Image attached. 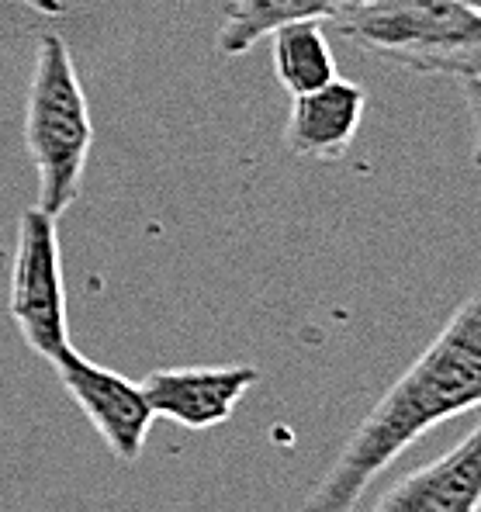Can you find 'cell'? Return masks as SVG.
<instances>
[{"instance_id":"cell-1","label":"cell","mask_w":481,"mask_h":512,"mask_svg":"<svg viewBox=\"0 0 481 512\" xmlns=\"http://www.w3.org/2000/svg\"><path fill=\"white\" fill-rule=\"evenodd\" d=\"M481 405V288L450 315L440 336L378 398L305 512H353L371 481L433 426Z\"/></svg>"},{"instance_id":"cell-2","label":"cell","mask_w":481,"mask_h":512,"mask_svg":"<svg viewBox=\"0 0 481 512\" xmlns=\"http://www.w3.org/2000/svg\"><path fill=\"white\" fill-rule=\"evenodd\" d=\"M329 25L412 73L454 80L481 73V14L457 0H357Z\"/></svg>"},{"instance_id":"cell-3","label":"cell","mask_w":481,"mask_h":512,"mask_svg":"<svg viewBox=\"0 0 481 512\" xmlns=\"http://www.w3.org/2000/svg\"><path fill=\"white\" fill-rule=\"evenodd\" d=\"M25 139L39 167V208L52 218L63 215L77 198L94 132L87 118V97L70 63V49L56 35H45L39 45L32 90H28Z\"/></svg>"},{"instance_id":"cell-4","label":"cell","mask_w":481,"mask_h":512,"mask_svg":"<svg viewBox=\"0 0 481 512\" xmlns=\"http://www.w3.org/2000/svg\"><path fill=\"white\" fill-rule=\"evenodd\" d=\"M11 319L25 343L49 364L70 350L56 218L45 215L42 208L21 215L18 253L11 270Z\"/></svg>"},{"instance_id":"cell-5","label":"cell","mask_w":481,"mask_h":512,"mask_svg":"<svg viewBox=\"0 0 481 512\" xmlns=\"http://www.w3.org/2000/svg\"><path fill=\"white\" fill-rule=\"evenodd\" d=\"M52 364H56L63 388L70 391V398L84 409L90 426L104 440V447L125 464L139 461L149 426L156 419L142 384L129 381L125 374L111 371V367L94 364L73 346L66 353H59Z\"/></svg>"},{"instance_id":"cell-6","label":"cell","mask_w":481,"mask_h":512,"mask_svg":"<svg viewBox=\"0 0 481 512\" xmlns=\"http://www.w3.org/2000/svg\"><path fill=\"white\" fill-rule=\"evenodd\" d=\"M260 381V371L250 364L229 367H170L153 371L142 381L156 416L174 419L187 429H212L232 416L236 402Z\"/></svg>"},{"instance_id":"cell-7","label":"cell","mask_w":481,"mask_h":512,"mask_svg":"<svg viewBox=\"0 0 481 512\" xmlns=\"http://www.w3.org/2000/svg\"><path fill=\"white\" fill-rule=\"evenodd\" d=\"M481 509V423L426 468L398 478L374 512H478Z\"/></svg>"},{"instance_id":"cell-8","label":"cell","mask_w":481,"mask_h":512,"mask_svg":"<svg viewBox=\"0 0 481 512\" xmlns=\"http://www.w3.org/2000/svg\"><path fill=\"white\" fill-rule=\"evenodd\" d=\"M367 94L360 84L333 77L329 84L291 97V115L284 128V146L305 160L336 163L357 139Z\"/></svg>"},{"instance_id":"cell-9","label":"cell","mask_w":481,"mask_h":512,"mask_svg":"<svg viewBox=\"0 0 481 512\" xmlns=\"http://www.w3.org/2000/svg\"><path fill=\"white\" fill-rule=\"evenodd\" d=\"M357 0H236L219 32L222 56H243L277 28L295 21H333Z\"/></svg>"},{"instance_id":"cell-10","label":"cell","mask_w":481,"mask_h":512,"mask_svg":"<svg viewBox=\"0 0 481 512\" xmlns=\"http://www.w3.org/2000/svg\"><path fill=\"white\" fill-rule=\"evenodd\" d=\"M274 52V73L281 87L295 94L329 84L336 77V59L326 39V21H295L270 35Z\"/></svg>"},{"instance_id":"cell-11","label":"cell","mask_w":481,"mask_h":512,"mask_svg":"<svg viewBox=\"0 0 481 512\" xmlns=\"http://www.w3.org/2000/svg\"><path fill=\"white\" fill-rule=\"evenodd\" d=\"M461 94L471 115V135H475V142H471V163L481 170V73L461 80Z\"/></svg>"},{"instance_id":"cell-12","label":"cell","mask_w":481,"mask_h":512,"mask_svg":"<svg viewBox=\"0 0 481 512\" xmlns=\"http://www.w3.org/2000/svg\"><path fill=\"white\" fill-rule=\"evenodd\" d=\"M457 4H464V7H471L475 14H481V0H457Z\"/></svg>"}]
</instances>
